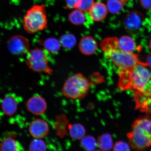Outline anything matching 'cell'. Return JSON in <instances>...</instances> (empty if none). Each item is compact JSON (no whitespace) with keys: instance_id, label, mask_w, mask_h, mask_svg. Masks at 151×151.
Wrapping results in <instances>:
<instances>
[{"instance_id":"1","label":"cell","mask_w":151,"mask_h":151,"mask_svg":"<svg viewBox=\"0 0 151 151\" xmlns=\"http://www.w3.org/2000/svg\"><path fill=\"white\" fill-rule=\"evenodd\" d=\"M101 48L105 55L111 59L120 70L130 68L138 65L148 66V63L139 61L137 54L124 51L118 45V38L111 37L101 41Z\"/></svg>"},{"instance_id":"2","label":"cell","mask_w":151,"mask_h":151,"mask_svg":"<svg viewBox=\"0 0 151 151\" xmlns=\"http://www.w3.org/2000/svg\"><path fill=\"white\" fill-rule=\"evenodd\" d=\"M143 65L120 70L118 88L120 91L133 90L140 92L146 91V86L151 78V73Z\"/></svg>"},{"instance_id":"3","label":"cell","mask_w":151,"mask_h":151,"mask_svg":"<svg viewBox=\"0 0 151 151\" xmlns=\"http://www.w3.org/2000/svg\"><path fill=\"white\" fill-rule=\"evenodd\" d=\"M127 137L129 145L135 150L142 151L151 146V118H139L134 122Z\"/></svg>"},{"instance_id":"4","label":"cell","mask_w":151,"mask_h":151,"mask_svg":"<svg viewBox=\"0 0 151 151\" xmlns=\"http://www.w3.org/2000/svg\"><path fill=\"white\" fill-rule=\"evenodd\" d=\"M48 22L44 5H34L28 10L23 19V27L28 33L34 34L47 27Z\"/></svg>"},{"instance_id":"5","label":"cell","mask_w":151,"mask_h":151,"mask_svg":"<svg viewBox=\"0 0 151 151\" xmlns=\"http://www.w3.org/2000/svg\"><path fill=\"white\" fill-rule=\"evenodd\" d=\"M90 83L81 73L71 76L66 81L62 89V93L65 97L73 99H81L87 94Z\"/></svg>"},{"instance_id":"6","label":"cell","mask_w":151,"mask_h":151,"mask_svg":"<svg viewBox=\"0 0 151 151\" xmlns=\"http://www.w3.org/2000/svg\"><path fill=\"white\" fill-rule=\"evenodd\" d=\"M26 63L31 70L35 72L49 74L52 73L46 54L41 49L36 48L28 52Z\"/></svg>"},{"instance_id":"7","label":"cell","mask_w":151,"mask_h":151,"mask_svg":"<svg viewBox=\"0 0 151 151\" xmlns=\"http://www.w3.org/2000/svg\"><path fill=\"white\" fill-rule=\"evenodd\" d=\"M9 52L17 55H23L29 52V43L27 39L21 35L11 37L7 43Z\"/></svg>"},{"instance_id":"8","label":"cell","mask_w":151,"mask_h":151,"mask_svg":"<svg viewBox=\"0 0 151 151\" xmlns=\"http://www.w3.org/2000/svg\"><path fill=\"white\" fill-rule=\"evenodd\" d=\"M143 20L142 15L137 12H132L124 18L123 26L126 31L131 34H136L141 27Z\"/></svg>"},{"instance_id":"9","label":"cell","mask_w":151,"mask_h":151,"mask_svg":"<svg viewBox=\"0 0 151 151\" xmlns=\"http://www.w3.org/2000/svg\"><path fill=\"white\" fill-rule=\"evenodd\" d=\"M29 131L31 135L35 139H41L46 137L49 131L48 124L44 120L37 119L30 123Z\"/></svg>"},{"instance_id":"10","label":"cell","mask_w":151,"mask_h":151,"mask_svg":"<svg viewBox=\"0 0 151 151\" xmlns=\"http://www.w3.org/2000/svg\"><path fill=\"white\" fill-rule=\"evenodd\" d=\"M26 106L28 111L37 116L42 115L47 108V103L41 96L35 95L26 102Z\"/></svg>"},{"instance_id":"11","label":"cell","mask_w":151,"mask_h":151,"mask_svg":"<svg viewBox=\"0 0 151 151\" xmlns=\"http://www.w3.org/2000/svg\"><path fill=\"white\" fill-rule=\"evenodd\" d=\"M19 100L14 94L9 93L4 97L1 102L2 110L7 116H12L16 112Z\"/></svg>"},{"instance_id":"12","label":"cell","mask_w":151,"mask_h":151,"mask_svg":"<svg viewBox=\"0 0 151 151\" xmlns=\"http://www.w3.org/2000/svg\"><path fill=\"white\" fill-rule=\"evenodd\" d=\"M97 48V41L90 36L83 37L79 44V50L82 54L86 55H91L95 53Z\"/></svg>"},{"instance_id":"13","label":"cell","mask_w":151,"mask_h":151,"mask_svg":"<svg viewBox=\"0 0 151 151\" xmlns=\"http://www.w3.org/2000/svg\"><path fill=\"white\" fill-rule=\"evenodd\" d=\"M107 14L106 7L104 4L100 2L94 3L89 11L91 18L96 22H100L104 20Z\"/></svg>"},{"instance_id":"14","label":"cell","mask_w":151,"mask_h":151,"mask_svg":"<svg viewBox=\"0 0 151 151\" xmlns=\"http://www.w3.org/2000/svg\"><path fill=\"white\" fill-rule=\"evenodd\" d=\"M0 149L1 151H23L20 143L10 137L3 139L0 144Z\"/></svg>"},{"instance_id":"15","label":"cell","mask_w":151,"mask_h":151,"mask_svg":"<svg viewBox=\"0 0 151 151\" xmlns=\"http://www.w3.org/2000/svg\"><path fill=\"white\" fill-rule=\"evenodd\" d=\"M118 45L121 50L128 52H132L135 48L134 41L128 36H123L118 39Z\"/></svg>"},{"instance_id":"16","label":"cell","mask_w":151,"mask_h":151,"mask_svg":"<svg viewBox=\"0 0 151 151\" xmlns=\"http://www.w3.org/2000/svg\"><path fill=\"white\" fill-rule=\"evenodd\" d=\"M97 145L101 150L109 151L111 150L113 146L112 137L107 133L100 135L98 139Z\"/></svg>"},{"instance_id":"17","label":"cell","mask_w":151,"mask_h":151,"mask_svg":"<svg viewBox=\"0 0 151 151\" xmlns=\"http://www.w3.org/2000/svg\"><path fill=\"white\" fill-rule=\"evenodd\" d=\"M45 50L51 53H56L59 51L61 44L60 41L54 38H49L43 42Z\"/></svg>"},{"instance_id":"18","label":"cell","mask_w":151,"mask_h":151,"mask_svg":"<svg viewBox=\"0 0 151 151\" xmlns=\"http://www.w3.org/2000/svg\"><path fill=\"white\" fill-rule=\"evenodd\" d=\"M69 18L71 22L75 25H81L86 22V17L83 11L75 9L70 14Z\"/></svg>"},{"instance_id":"19","label":"cell","mask_w":151,"mask_h":151,"mask_svg":"<svg viewBox=\"0 0 151 151\" xmlns=\"http://www.w3.org/2000/svg\"><path fill=\"white\" fill-rule=\"evenodd\" d=\"M69 129L70 135L73 139H81L85 137L86 131L83 126L80 124H73Z\"/></svg>"},{"instance_id":"20","label":"cell","mask_w":151,"mask_h":151,"mask_svg":"<svg viewBox=\"0 0 151 151\" xmlns=\"http://www.w3.org/2000/svg\"><path fill=\"white\" fill-rule=\"evenodd\" d=\"M61 46L64 48L70 49L75 46L76 42L75 37L72 34H66L62 35L60 39Z\"/></svg>"},{"instance_id":"21","label":"cell","mask_w":151,"mask_h":151,"mask_svg":"<svg viewBox=\"0 0 151 151\" xmlns=\"http://www.w3.org/2000/svg\"><path fill=\"white\" fill-rule=\"evenodd\" d=\"M81 146L87 151H94L97 142L94 138L91 136L84 137L81 139Z\"/></svg>"},{"instance_id":"22","label":"cell","mask_w":151,"mask_h":151,"mask_svg":"<svg viewBox=\"0 0 151 151\" xmlns=\"http://www.w3.org/2000/svg\"><path fill=\"white\" fill-rule=\"evenodd\" d=\"M29 149V151H46V145L41 139L35 138L30 143Z\"/></svg>"},{"instance_id":"23","label":"cell","mask_w":151,"mask_h":151,"mask_svg":"<svg viewBox=\"0 0 151 151\" xmlns=\"http://www.w3.org/2000/svg\"><path fill=\"white\" fill-rule=\"evenodd\" d=\"M122 4L119 0H109L107 2V8L111 14H116L121 10Z\"/></svg>"},{"instance_id":"24","label":"cell","mask_w":151,"mask_h":151,"mask_svg":"<svg viewBox=\"0 0 151 151\" xmlns=\"http://www.w3.org/2000/svg\"><path fill=\"white\" fill-rule=\"evenodd\" d=\"M93 0H81L80 5L78 9L84 12L89 11L94 4Z\"/></svg>"},{"instance_id":"25","label":"cell","mask_w":151,"mask_h":151,"mask_svg":"<svg viewBox=\"0 0 151 151\" xmlns=\"http://www.w3.org/2000/svg\"><path fill=\"white\" fill-rule=\"evenodd\" d=\"M113 151H130V147L125 142L120 141L115 143L113 147Z\"/></svg>"},{"instance_id":"26","label":"cell","mask_w":151,"mask_h":151,"mask_svg":"<svg viewBox=\"0 0 151 151\" xmlns=\"http://www.w3.org/2000/svg\"><path fill=\"white\" fill-rule=\"evenodd\" d=\"M81 0H65V8L68 9H78Z\"/></svg>"},{"instance_id":"27","label":"cell","mask_w":151,"mask_h":151,"mask_svg":"<svg viewBox=\"0 0 151 151\" xmlns=\"http://www.w3.org/2000/svg\"><path fill=\"white\" fill-rule=\"evenodd\" d=\"M140 2L142 5L145 8L151 9V0H140Z\"/></svg>"},{"instance_id":"28","label":"cell","mask_w":151,"mask_h":151,"mask_svg":"<svg viewBox=\"0 0 151 151\" xmlns=\"http://www.w3.org/2000/svg\"><path fill=\"white\" fill-rule=\"evenodd\" d=\"M147 63L149 67L151 68V54L149 55L147 58Z\"/></svg>"},{"instance_id":"29","label":"cell","mask_w":151,"mask_h":151,"mask_svg":"<svg viewBox=\"0 0 151 151\" xmlns=\"http://www.w3.org/2000/svg\"><path fill=\"white\" fill-rule=\"evenodd\" d=\"M150 47L151 50V38L150 40Z\"/></svg>"},{"instance_id":"30","label":"cell","mask_w":151,"mask_h":151,"mask_svg":"<svg viewBox=\"0 0 151 151\" xmlns=\"http://www.w3.org/2000/svg\"><path fill=\"white\" fill-rule=\"evenodd\" d=\"M94 151H102V150H97Z\"/></svg>"},{"instance_id":"31","label":"cell","mask_w":151,"mask_h":151,"mask_svg":"<svg viewBox=\"0 0 151 151\" xmlns=\"http://www.w3.org/2000/svg\"><path fill=\"white\" fill-rule=\"evenodd\" d=\"M0 151H1V149H0Z\"/></svg>"}]
</instances>
